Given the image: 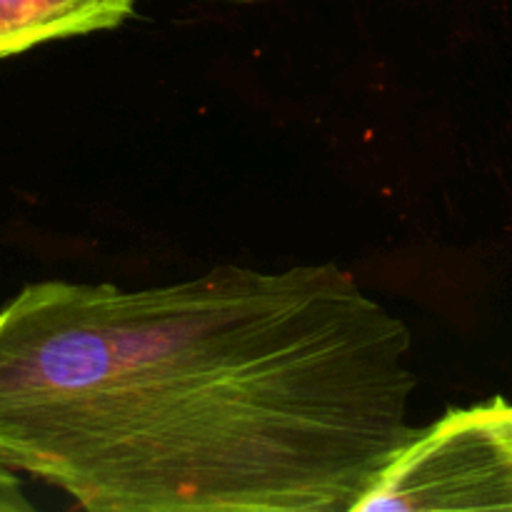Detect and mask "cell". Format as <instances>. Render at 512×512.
Here are the masks:
<instances>
[{
    "instance_id": "cell-2",
    "label": "cell",
    "mask_w": 512,
    "mask_h": 512,
    "mask_svg": "<svg viewBox=\"0 0 512 512\" xmlns=\"http://www.w3.org/2000/svg\"><path fill=\"white\" fill-rule=\"evenodd\" d=\"M380 510H512V403L450 410L415 430L353 508Z\"/></svg>"
},
{
    "instance_id": "cell-1",
    "label": "cell",
    "mask_w": 512,
    "mask_h": 512,
    "mask_svg": "<svg viewBox=\"0 0 512 512\" xmlns=\"http://www.w3.org/2000/svg\"><path fill=\"white\" fill-rule=\"evenodd\" d=\"M415 388L408 325L338 265L0 308V463L93 512H353Z\"/></svg>"
},
{
    "instance_id": "cell-4",
    "label": "cell",
    "mask_w": 512,
    "mask_h": 512,
    "mask_svg": "<svg viewBox=\"0 0 512 512\" xmlns=\"http://www.w3.org/2000/svg\"><path fill=\"white\" fill-rule=\"evenodd\" d=\"M33 505L23 493V485L15 478L13 470L0 463V512H28Z\"/></svg>"
},
{
    "instance_id": "cell-3",
    "label": "cell",
    "mask_w": 512,
    "mask_h": 512,
    "mask_svg": "<svg viewBox=\"0 0 512 512\" xmlns=\"http://www.w3.org/2000/svg\"><path fill=\"white\" fill-rule=\"evenodd\" d=\"M138 0H0V58L123 25Z\"/></svg>"
}]
</instances>
